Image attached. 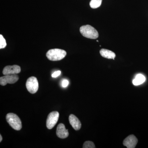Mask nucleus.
<instances>
[{"label": "nucleus", "instance_id": "f257e3e1", "mask_svg": "<svg viewBox=\"0 0 148 148\" xmlns=\"http://www.w3.org/2000/svg\"><path fill=\"white\" fill-rule=\"evenodd\" d=\"M67 53L65 50L59 49H50L46 53L48 59L51 61H58L65 58Z\"/></svg>", "mask_w": 148, "mask_h": 148}, {"label": "nucleus", "instance_id": "f03ea898", "mask_svg": "<svg viewBox=\"0 0 148 148\" xmlns=\"http://www.w3.org/2000/svg\"><path fill=\"white\" fill-rule=\"evenodd\" d=\"M80 32L84 37L91 39H95L99 36L97 30L89 25H84L81 27Z\"/></svg>", "mask_w": 148, "mask_h": 148}, {"label": "nucleus", "instance_id": "7ed1b4c3", "mask_svg": "<svg viewBox=\"0 0 148 148\" xmlns=\"http://www.w3.org/2000/svg\"><path fill=\"white\" fill-rule=\"evenodd\" d=\"M6 119L11 127L15 130H19L22 128L21 120L15 114H8L6 116Z\"/></svg>", "mask_w": 148, "mask_h": 148}, {"label": "nucleus", "instance_id": "20e7f679", "mask_svg": "<svg viewBox=\"0 0 148 148\" xmlns=\"http://www.w3.org/2000/svg\"><path fill=\"white\" fill-rule=\"evenodd\" d=\"M26 85L27 90L32 94L36 93L38 89V82L36 78L35 77H29L27 79Z\"/></svg>", "mask_w": 148, "mask_h": 148}, {"label": "nucleus", "instance_id": "39448f33", "mask_svg": "<svg viewBox=\"0 0 148 148\" xmlns=\"http://www.w3.org/2000/svg\"><path fill=\"white\" fill-rule=\"evenodd\" d=\"M59 114L58 112L54 111L51 112L48 116L46 125L48 129H51L57 123L59 118Z\"/></svg>", "mask_w": 148, "mask_h": 148}, {"label": "nucleus", "instance_id": "423d86ee", "mask_svg": "<svg viewBox=\"0 0 148 148\" xmlns=\"http://www.w3.org/2000/svg\"><path fill=\"white\" fill-rule=\"evenodd\" d=\"M19 77L17 75H6L4 76L0 77V84L2 86H5L7 84H13L18 80Z\"/></svg>", "mask_w": 148, "mask_h": 148}, {"label": "nucleus", "instance_id": "0eeeda50", "mask_svg": "<svg viewBox=\"0 0 148 148\" xmlns=\"http://www.w3.org/2000/svg\"><path fill=\"white\" fill-rule=\"evenodd\" d=\"M21 72V68L18 65L8 66L4 68L3 73L4 75H15Z\"/></svg>", "mask_w": 148, "mask_h": 148}, {"label": "nucleus", "instance_id": "6e6552de", "mask_svg": "<svg viewBox=\"0 0 148 148\" xmlns=\"http://www.w3.org/2000/svg\"><path fill=\"white\" fill-rule=\"evenodd\" d=\"M138 143V140L135 135H129L125 138L123 142V145L127 148H134Z\"/></svg>", "mask_w": 148, "mask_h": 148}, {"label": "nucleus", "instance_id": "1a4fd4ad", "mask_svg": "<svg viewBox=\"0 0 148 148\" xmlns=\"http://www.w3.org/2000/svg\"><path fill=\"white\" fill-rule=\"evenodd\" d=\"M56 135L58 138L61 139H65L68 138L69 135V132L63 123H60L56 129Z\"/></svg>", "mask_w": 148, "mask_h": 148}, {"label": "nucleus", "instance_id": "9d476101", "mask_svg": "<svg viewBox=\"0 0 148 148\" xmlns=\"http://www.w3.org/2000/svg\"><path fill=\"white\" fill-rule=\"evenodd\" d=\"M70 124L75 130H78L80 129L82 124L79 119L73 114H71L69 117Z\"/></svg>", "mask_w": 148, "mask_h": 148}, {"label": "nucleus", "instance_id": "9b49d317", "mask_svg": "<svg viewBox=\"0 0 148 148\" xmlns=\"http://www.w3.org/2000/svg\"><path fill=\"white\" fill-rule=\"evenodd\" d=\"M100 54L104 58H108V59H114L116 57L115 53L108 49H102L100 50Z\"/></svg>", "mask_w": 148, "mask_h": 148}, {"label": "nucleus", "instance_id": "f8f14e48", "mask_svg": "<svg viewBox=\"0 0 148 148\" xmlns=\"http://www.w3.org/2000/svg\"><path fill=\"white\" fill-rule=\"evenodd\" d=\"M145 77L142 74H138L135 77V78L133 79L132 83L135 86H138L143 84L145 81Z\"/></svg>", "mask_w": 148, "mask_h": 148}, {"label": "nucleus", "instance_id": "ddd939ff", "mask_svg": "<svg viewBox=\"0 0 148 148\" xmlns=\"http://www.w3.org/2000/svg\"><path fill=\"white\" fill-rule=\"evenodd\" d=\"M102 0H91L90 2V6L92 8H98L101 5Z\"/></svg>", "mask_w": 148, "mask_h": 148}, {"label": "nucleus", "instance_id": "4468645a", "mask_svg": "<svg viewBox=\"0 0 148 148\" xmlns=\"http://www.w3.org/2000/svg\"><path fill=\"white\" fill-rule=\"evenodd\" d=\"M83 148H95L94 143L91 141H86L85 142L83 146Z\"/></svg>", "mask_w": 148, "mask_h": 148}, {"label": "nucleus", "instance_id": "2eb2a0df", "mask_svg": "<svg viewBox=\"0 0 148 148\" xmlns=\"http://www.w3.org/2000/svg\"><path fill=\"white\" fill-rule=\"evenodd\" d=\"M7 44L5 40L2 35H0V49L4 48L6 46Z\"/></svg>", "mask_w": 148, "mask_h": 148}, {"label": "nucleus", "instance_id": "dca6fc26", "mask_svg": "<svg viewBox=\"0 0 148 148\" xmlns=\"http://www.w3.org/2000/svg\"><path fill=\"white\" fill-rule=\"evenodd\" d=\"M61 74V71H56L54 73H53V74H52V76L53 78H56L57 77L59 76Z\"/></svg>", "mask_w": 148, "mask_h": 148}, {"label": "nucleus", "instance_id": "f3484780", "mask_svg": "<svg viewBox=\"0 0 148 148\" xmlns=\"http://www.w3.org/2000/svg\"><path fill=\"white\" fill-rule=\"evenodd\" d=\"M69 81L66 79H64L62 82V86L64 88H66L69 85Z\"/></svg>", "mask_w": 148, "mask_h": 148}, {"label": "nucleus", "instance_id": "a211bd4d", "mask_svg": "<svg viewBox=\"0 0 148 148\" xmlns=\"http://www.w3.org/2000/svg\"><path fill=\"white\" fill-rule=\"evenodd\" d=\"M2 140V137L1 135H0V142H1Z\"/></svg>", "mask_w": 148, "mask_h": 148}]
</instances>
